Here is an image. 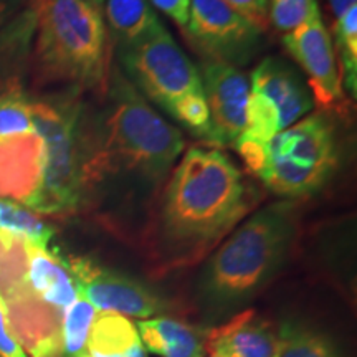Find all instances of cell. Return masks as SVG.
<instances>
[{
    "label": "cell",
    "instance_id": "6da1fadb",
    "mask_svg": "<svg viewBox=\"0 0 357 357\" xmlns=\"http://www.w3.org/2000/svg\"><path fill=\"white\" fill-rule=\"evenodd\" d=\"M253 194L242 171L215 147H190L174 167L158 220L164 266L199 261L250 212Z\"/></svg>",
    "mask_w": 357,
    "mask_h": 357
},
{
    "label": "cell",
    "instance_id": "7a4b0ae2",
    "mask_svg": "<svg viewBox=\"0 0 357 357\" xmlns=\"http://www.w3.org/2000/svg\"><path fill=\"white\" fill-rule=\"evenodd\" d=\"M298 230L291 200L260 208L223 242L204 266L197 303L204 319L220 324L245 310L280 273Z\"/></svg>",
    "mask_w": 357,
    "mask_h": 357
},
{
    "label": "cell",
    "instance_id": "3957f363",
    "mask_svg": "<svg viewBox=\"0 0 357 357\" xmlns=\"http://www.w3.org/2000/svg\"><path fill=\"white\" fill-rule=\"evenodd\" d=\"M109 106L100 128H86L88 187L126 172L158 182L184 151L181 131L155 111L119 68L109 75Z\"/></svg>",
    "mask_w": 357,
    "mask_h": 357
},
{
    "label": "cell",
    "instance_id": "277c9868",
    "mask_svg": "<svg viewBox=\"0 0 357 357\" xmlns=\"http://www.w3.org/2000/svg\"><path fill=\"white\" fill-rule=\"evenodd\" d=\"M35 61L52 82L108 91L109 35L101 8L86 0H32Z\"/></svg>",
    "mask_w": 357,
    "mask_h": 357
},
{
    "label": "cell",
    "instance_id": "5b68a950",
    "mask_svg": "<svg viewBox=\"0 0 357 357\" xmlns=\"http://www.w3.org/2000/svg\"><path fill=\"white\" fill-rule=\"evenodd\" d=\"M235 151L268 190L288 200L323 189L339 160L336 129L323 113L305 116L266 144Z\"/></svg>",
    "mask_w": 357,
    "mask_h": 357
},
{
    "label": "cell",
    "instance_id": "8992f818",
    "mask_svg": "<svg viewBox=\"0 0 357 357\" xmlns=\"http://www.w3.org/2000/svg\"><path fill=\"white\" fill-rule=\"evenodd\" d=\"M84 114L78 100L32 101L33 131L45 146L42 211L45 215L75 212L89 190L86 181Z\"/></svg>",
    "mask_w": 357,
    "mask_h": 357
},
{
    "label": "cell",
    "instance_id": "52a82bcc",
    "mask_svg": "<svg viewBox=\"0 0 357 357\" xmlns=\"http://www.w3.org/2000/svg\"><path fill=\"white\" fill-rule=\"evenodd\" d=\"M118 50L126 71L124 77L169 116L187 96L204 93L199 68L178 48L162 24Z\"/></svg>",
    "mask_w": 357,
    "mask_h": 357
},
{
    "label": "cell",
    "instance_id": "ba28073f",
    "mask_svg": "<svg viewBox=\"0 0 357 357\" xmlns=\"http://www.w3.org/2000/svg\"><path fill=\"white\" fill-rule=\"evenodd\" d=\"M248 82L247 124L234 149L266 144L314 108L305 79L281 58H265Z\"/></svg>",
    "mask_w": 357,
    "mask_h": 357
},
{
    "label": "cell",
    "instance_id": "9c48e42d",
    "mask_svg": "<svg viewBox=\"0 0 357 357\" xmlns=\"http://www.w3.org/2000/svg\"><path fill=\"white\" fill-rule=\"evenodd\" d=\"M187 38L207 60L242 68L260 50L263 30L223 0H190L189 19L182 26Z\"/></svg>",
    "mask_w": 357,
    "mask_h": 357
},
{
    "label": "cell",
    "instance_id": "30bf717a",
    "mask_svg": "<svg viewBox=\"0 0 357 357\" xmlns=\"http://www.w3.org/2000/svg\"><path fill=\"white\" fill-rule=\"evenodd\" d=\"M63 261L77 283L78 294L91 303L96 311L147 319L167 307L158 293L131 276L88 258L73 257Z\"/></svg>",
    "mask_w": 357,
    "mask_h": 357
},
{
    "label": "cell",
    "instance_id": "8fae6325",
    "mask_svg": "<svg viewBox=\"0 0 357 357\" xmlns=\"http://www.w3.org/2000/svg\"><path fill=\"white\" fill-rule=\"evenodd\" d=\"M199 73L211 116L204 141L215 149L234 147L247 124L248 78L235 66L212 60H204Z\"/></svg>",
    "mask_w": 357,
    "mask_h": 357
},
{
    "label": "cell",
    "instance_id": "7c38bea8",
    "mask_svg": "<svg viewBox=\"0 0 357 357\" xmlns=\"http://www.w3.org/2000/svg\"><path fill=\"white\" fill-rule=\"evenodd\" d=\"M283 43L306 73L312 100L323 108H339L346 95L342 91L334 42L321 15L284 33Z\"/></svg>",
    "mask_w": 357,
    "mask_h": 357
},
{
    "label": "cell",
    "instance_id": "4fadbf2b",
    "mask_svg": "<svg viewBox=\"0 0 357 357\" xmlns=\"http://www.w3.org/2000/svg\"><path fill=\"white\" fill-rule=\"evenodd\" d=\"M43 181L45 146L37 132L0 139V199L40 213Z\"/></svg>",
    "mask_w": 357,
    "mask_h": 357
},
{
    "label": "cell",
    "instance_id": "5bb4252c",
    "mask_svg": "<svg viewBox=\"0 0 357 357\" xmlns=\"http://www.w3.org/2000/svg\"><path fill=\"white\" fill-rule=\"evenodd\" d=\"M17 341L32 357H61V314L24 283L2 294Z\"/></svg>",
    "mask_w": 357,
    "mask_h": 357
},
{
    "label": "cell",
    "instance_id": "9a60e30c",
    "mask_svg": "<svg viewBox=\"0 0 357 357\" xmlns=\"http://www.w3.org/2000/svg\"><path fill=\"white\" fill-rule=\"evenodd\" d=\"M205 352L212 357H280V326L245 310L205 334Z\"/></svg>",
    "mask_w": 357,
    "mask_h": 357
},
{
    "label": "cell",
    "instance_id": "2e32d148",
    "mask_svg": "<svg viewBox=\"0 0 357 357\" xmlns=\"http://www.w3.org/2000/svg\"><path fill=\"white\" fill-rule=\"evenodd\" d=\"M25 284L35 296L63 312L78 298L77 283L63 258L48 248L26 243Z\"/></svg>",
    "mask_w": 357,
    "mask_h": 357
},
{
    "label": "cell",
    "instance_id": "e0dca14e",
    "mask_svg": "<svg viewBox=\"0 0 357 357\" xmlns=\"http://www.w3.org/2000/svg\"><path fill=\"white\" fill-rule=\"evenodd\" d=\"M84 357H147V349L131 319L100 311L89 329Z\"/></svg>",
    "mask_w": 357,
    "mask_h": 357
},
{
    "label": "cell",
    "instance_id": "ac0fdd59",
    "mask_svg": "<svg viewBox=\"0 0 357 357\" xmlns=\"http://www.w3.org/2000/svg\"><path fill=\"white\" fill-rule=\"evenodd\" d=\"M147 352L160 357H204L205 334L181 321L159 316L141 319L136 324Z\"/></svg>",
    "mask_w": 357,
    "mask_h": 357
},
{
    "label": "cell",
    "instance_id": "d6986e66",
    "mask_svg": "<svg viewBox=\"0 0 357 357\" xmlns=\"http://www.w3.org/2000/svg\"><path fill=\"white\" fill-rule=\"evenodd\" d=\"M105 17L118 48L134 43L160 24L149 0H105Z\"/></svg>",
    "mask_w": 357,
    "mask_h": 357
},
{
    "label": "cell",
    "instance_id": "ffe728a7",
    "mask_svg": "<svg viewBox=\"0 0 357 357\" xmlns=\"http://www.w3.org/2000/svg\"><path fill=\"white\" fill-rule=\"evenodd\" d=\"M280 357H344L328 334L311 326L287 321L280 326Z\"/></svg>",
    "mask_w": 357,
    "mask_h": 357
},
{
    "label": "cell",
    "instance_id": "44dd1931",
    "mask_svg": "<svg viewBox=\"0 0 357 357\" xmlns=\"http://www.w3.org/2000/svg\"><path fill=\"white\" fill-rule=\"evenodd\" d=\"M0 231L40 248H48L55 234L53 227L37 213L6 199H0Z\"/></svg>",
    "mask_w": 357,
    "mask_h": 357
},
{
    "label": "cell",
    "instance_id": "7402d4cb",
    "mask_svg": "<svg viewBox=\"0 0 357 357\" xmlns=\"http://www.w3.org/2000/svg\"><path fill=\"white\" fill-rule=\"evenodd\" d=\"M334 42L341 60L342 91L357 98V6L351 7L334 22Z\"/></svg>",
    "mask_w": 357,
    "mask_h": 357
},
{
    "label": "cell",
    "instance_id": "603a6c76",
    "mask_svg": "<svg viewBox=\"0 0 357 357\" xmlns=\"http://www.w3.org/2000/svg\"><path fill=\"white\" fill-rule=\"evenodd\" d=\"M95 316V307L79 294L77 301L66 307L61 314V357H84Z\"/></svg>",
    "mask_w": 357,
    "mask_h": 357
},
{
    "label": "cell",
    "instance_id": "cb8c5ba5",
    "mask_svg": "<svg viewBox=\"0 0 357 357\" xmlns=\"http://www.w3.org/2000/svg\"><path fill=\"white\" fill-rule=\"evenodd\" d=\"M32 131V101L17 86L0 89V139Z\"/></svg>",
    "mask_w": 357,
    "mask_h": 357
},
{
    "label": "cell",
    "instance_id": "d4e9b609",
    "mask_svg": "<svg viewBox=\"0 0 357 357\" xmlns=\"http://www.w3.org/2000/svg\"><path fill=\"white\" fill-rule=\"evenodd\" d=\"M26 242L0 231V294L25 281Z\"/></svg>",
    "mask_w": 357,
    "mask_h": 357
},
{
    "label": "cell",
    "instance_id": "484cf974",
    "mask_svg": "<svg viewBox=\"0 0 357 357\" xmlns=\"http://www.w3.org/2000/svg\"><path fill=\"white\" fill-rule=\"evenodd\" d=\"M319 15L318 0H270L268 6V20L283 33L291 32Z\"/></svg>",
    "mask_w": 357,
    "mask_h": 357
},
{
    "label": "cell",
    "instance_id": "4316f807",
    "mask_svg": "<svg viewBox=\"0 0 357 357\" xmlns=\"http://www.w3.org/2000/svg\"><path fill=\"white\" fill-rule=\"evenodd\" d=\"M223 2L260 30L266 29L270 0H223Z\"/></svg>",
    "mask_w": 357,
    "mask_h": 357
},
{
    "label": "cell",
    "instance_id": "83f0119b",
    "mask_svg": "<svg viewBox=\"0 0 357 357\" xmlns=\"http://www.w3.org/2000/svg\"><path fill=\"white\" fill-rule=\"evenodd\" d=\"M0 357H26L24 347L12 331L3 296L0 294Z\"/></svg>",
    "mask_w": 357,
    "mask_h": 357
},
{
    "label": "cell",
    "instance_id": "f1b7e54d",
    "mask_svg": "<svg viewBox=\"0 0 357 357\" xmlns=\"http://www.w3.org/2000/svg\"><path fill=\"white\" fill-rule=\"evenodd\" d=\"M155 8L166 13L177 25L184 26L189 19L190 0H149Z\"/></svg>",
    "mask_w": 357,
    "mask_h": 357
},
{
    "label": "cell",
    "instance_id": "f546056e",
    "mask_svg": "<svg viewBox=\"0 0 357 357\" xmlns=\"http://www.w3.org/2000/svg\"><path fill=\"white\" fill-rule=\"evenodd\" d=\"M329 7H331V12L334 19H339L342 13H346L351 7L357 6V0H328Z\"/></svg>",
    "mask_w": 357,
    "mask_h": 357
},
{
    "label": "cell",
    "instance_id": "4dcf8cb0",
    "mask_svg": "<svg viewBox=\"0 0 357 357\" xmlns=\"http://www.w3.org/2000/svg\"><path fill=\"white\" fill-rule=\"evenodd\" d=\"M20 6V0H0V25Z\"/></svg>",
    "mask_w": 357,
    "mask_h": 357
},
{
    "label": "cell",
    "instance_id": "1f68e13d",
    "mask_svg": "<svg viewBox=\"0 0 357 357\" xmlns=\"http://www.w3.org/2000/svg\"><path fill=\"white\" fill-rule=\"evenodd\" d=\"M86 2L93 3V6H96V7H100V8H101L102 3H105V0H86Z\"/></svg>",
    "mask_w": 357,
    "mask_h": 357
}]
</instances>
